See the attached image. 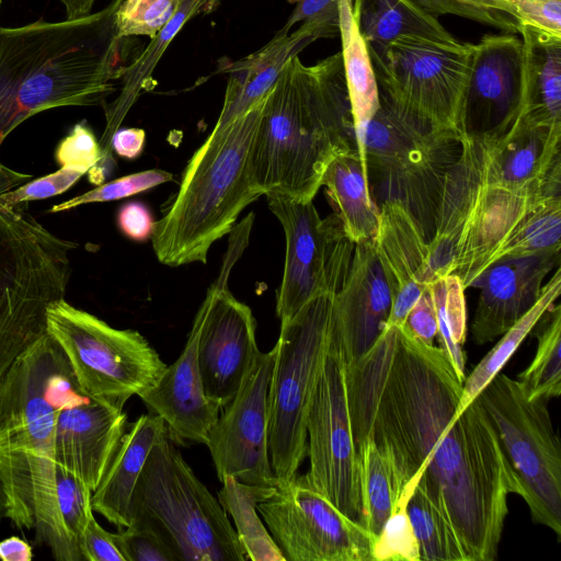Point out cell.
Instances as JSON below:
<instances>
[{"mask_svg": "<svg viewBox=\"0 0 561 561\" xmlns=\"http://www.w3.org/2000/svg\"><path fill=\"white\" fill-rule=\"evenodd\" d=\"M345 364L354 442L371 438L405 488L425 490L468 561L495 560L515 488L480 401L459 413L463 381L445 352L386 325L367 353Z\"/></svg>", "mask_w": 561, "mask_h": 561, "instance_id": "1", "label": "cell"}, {"mask_svg": "<svg viewBox=\"0 0 561 561\" xmlns=\"http://www.w3.org/2000/svg\"><path fill=\"white\" fill-rule=\"evenodd\" d=\"M428 241L434 279L454 274L465 289L493 263L561 249V164L523 183L495 170L491 135L462 134Z\"/></svg>", "mask_w": 561, "mask_h": 561, "instance_id": "2", "label": "cell"}, {"mask_svg": "<svg viewBox=\"0 0 561 561\" xmlns=\"http://www.w3.org/2000/svg\"><path fill=\"white\" fill-rule=\"evenodd\" d=\"M83 394L58 344L47 333L0 382V478L7 517L55 560L82 561L67 535L56 493L55 425L58 410Z\"/></svg>", "mask_w": 561, "mask_h": 561, "instance_id": "3", "label": "cell"}, {"mask_svg": "<svg viewBox=\"0 0 561 561\" xmlns=\"http://www.w3.org/2000/svg\"><path fill=\"white\" fill-rule=\"evenodd\" d=\"M122 1L80 18L0 26V147L39 112L105 103L133 60L131 37L115 23Z\"/></svg>", "mask_w": 561, "mask_h": 561, "instance_id": "4", "label": "cell"}, {"mask_svg": "<svg viewBox=\"0 0 561 561\" xmlns=\"http://www.w3.org/2000/svg\"><path fill=\"white\" fill-rule=\"evenodd\" d=\"M356 147L342 54L312 66L298 56L282 69L267 94L252 142L256 188L313 201L329 163Z\"/></svg>", "mask_w": 561, "mask_h": 561, "instance_id": "5", "label": "cell"}, {"mask_svg": "<svg viewBox=\"0 0 561 561\" xmlns=\"http://www.w3.org/2000/svg\"><path fill=\"white\" fill-rule=\"evenodd\" d=\"M265 99L225 126H214L188 160L151 236L160 263L171 267L206 263L213 243L262 196L252 180L250 152Z\"/></svg>", "mask_w": 561, "mask_h": 561, "instance_id": "6", "label": "cell"}, {"mask_svg": "<svg viewBox=\"0 0 561 561\" xmlns=\"http://www.w3.org/2000/svg\"><path fill=\"white\" fill-rule=\"evenodd\" d=\"M31 174L0 162V195ZM78 248L44 227L27 210L0 201V382L13 365L47 332L50 304L65 298L71 275L70 251Z\"/></svg>", "mask_w": 561, "mask_h": 561, "instance_id": "7", "label": "cell"}, {"mask_svg": "<svg viewBox=\"0 0 561 561\" xmlns=\"http://www.w3.org/2000/svg\"><path fill=\"white\" fill-rule=\"evenodd\" d=\"M130 517L152 529L176 561L247 560L227 512L175 448L167 428L140 472Z\"/></svg>", "mask_w": 561, "mask_h": 561, "instance_id": "8", "label": "cell"}, {"mask_svg": "<svg viewBox=\"0 0 561 561\" xmlns=\"http://www.w3.org/2000/svg\"><path fill=\"white\" fill-rule=\"evenodd\" d=\"M459 151V138L404 115L380 99L362 147L376 205L399 203L430 241L444 183Z\"/></svg>", "mask_w": 561, "mask_h": 561, "instance_id": "9", "label": "cell"}, {"mask_svg": "<svg viewBox=\"0 0 561 561\" xmlns=\"http://www.w3.org/2000/svg\"><path fill=\"white\" fill-rule=\"evenodd\" d=\"M332 297L307 304L280 324L268 387V454L276 485L298 476L307 456V414L332 334Z\"/></svg>", "mask_w": 561, "mask_h": 561, "instance_id": "10", "label": "cell"}, {"mask_svg": "<svg viewBox=\"0 0 561 561\" xmlns=\"http://www.w3.org/2000/svg\"><path fill=\"white\" fill-rule=\"evenodd\" d=\"M492 423L515 494L534 523L561 538V447L543 398L529 399L519 381L499 373L477 396Z\"/></svg>", "mask_w": 561, "mask_h": 561, "instance_id": "11", "label": "cell"}, {"mask_svg": "<svg viewBox=\"0 0 561 561\" xmlns=\"http://www.w3.org/2000/svg\"><path fill=\"white\" fill-rule=\"evenodd\" d=\"M47 332L65 354L80 391L123 409L153 387L167 364L136 330L116 329L65 298L50 304Z\"/></svg>", "mask_w": 561, "mask_h": 561, "instance_id": "12", "label": "cell"}, {"mask_svg": "<svg viewBox=\"0 0 561 561\" xmlns=\"http://www.w3.org/2000/svg\"><path fill=\"white\" fill-rule=\"evenodd\" d=\"M367 47L381 100L460 138L472 44L400 36L385 46Z\"/></svg>", "mask_w": 561, "mask_h": 561, "instance_id": "13", "label": "cell"}, {"mask_svg": "<svg viewBox=\"0 0 561 561\" xmlns=\"http://www.w3.org/2000/svg\"><path fill=\"white\" fill-rule=\"evenodd\" d=\"M267 205L280 222L286 254L276 313L280 324L311 300L333 297L348 273L355 243L333 213L321 217L313 201H297L268 193Z\"/></svg>", "mask_w": 561, "mask_h": 561, "instance_id": "14", "label": "cell"}, {"mask_svg": "<svg viewBox=\"0 0 561 561\" xmlns=\"http://www.w3.org/2000/svg\"><path fill=\"white\" fill-rule=\"evenodd\" d=\"M307 456L305 477L310 485L359 523V458L348 409L346 364L333 327L308 408Z\"/></svg>", "mask_w": 561, "mask_h": 561, "instance_id": "15", "label": "cell"}, {"mask_svg": "<svg viewBox=\"0 0 561 561\" xmlns=\"http://www.w3.org/2000/svg\"><path fill=\"white\" fill-rule=\"evenodd\" d=\"M286 561H374L375 537L297 476L257 504Z\"/></svg>", "mask_w": 561, "mask_h": 561, "instance_id": "16", "label": "cell"}, {"mask_svg": "<svg viewBox=\"0 0 561 561\" xmlns=\"http://www.w3.org/2000/svg\"><path fill=\"white\" fill-rule=\"evenodd\" d=\"M275 346L255 355L233 399L208 432L218 479L231 476L248 484L276 485L268 454V387Z\"/></svg>", "mask_w": 561, "mask_h": 561, "instance_id": "17", "label": "cell"}, {"mask_svg": "<svg viewBox=\"0 0 561 561\" xmlns=\"http://www.w3.org/2000/svg\"><path fill=\"white\" fill-rule=\"evenodd\" d=\"M227 279L228 270L222 268L201 305L203 319L197 342L205 393L221 410L236 396L260 351L252 310L230 293Z\"/></svg>", "mask_w": 561, "mask_h": 561, "instance_id": "18", "label": "cell"}, {"mask_svg": "<svg viewBox=\"0 0 561 561\" xmlns=\"http://www.w3.org/2000/svg\"><path fill=\"white\" fill-rule=\"evenodd\" d=\"M522 84V38L510 33L489 34L472 44L461 135L505 130L518 115Z\"/></svg>", "mask_w": 561, "mask_h": 561, "instance_id": "19", "label": "cell"}, {"mask_svg": "<svg viewBox=\"0 0 561 561\" xmlns=\"http://www.w3.org/2000/svg\"><path fill=\"white\" fill-rule=\"evenodd\" d=\"M391 310V293L374 241L355 243L352 263L332 297L333 332L345 363L362 357L375 344Z\"/></svg>", "mask_w": 561, "mask_h": 561, "instance_id": "20", "label": "cell"}, {"mask_svg": "<svg viewBox=\"0 0 561 561\" xmlns=\"http://www.w3.org/2000/svg\"><path fill=\"white\" fill-rule=\"evenodd\" d=\"M127 417L123 409L79 394L57 413L56 465L78 477L93 492L127 430Z\"/></svg>", "mask_w": 561, "mask_h": 561, "instance_id": "21", "label": "cell"}, {"mask_svg": "<svg viewBox=\"0 0 561 561\" xmlns=\"http://www.w3.org/2000/svg\"><path fill=\"white\" fill-rule=\"evenodd\" d=\"M203 319L198 308L179 358L167 365L153 387L139 398L149 413L160 416L174 444H206L221 409L205 393L197 362V342Z\"/></svg>", "mask_w": 561, "mask_h": 561, "instance_id": "22", "label": "cell"}, {"mask_svg": "<svg viewBox=\"0 0 561 561\" xmlns=\"http://www.w3.org/2000/svg\"><path fill=\"white\" fill-rule=\"evenodd\" d=\"M560 252L500 260L472 284L479 298L471 323L473 341L481 345L506 332L541 295L543 280L559 266Z\"/></svg>", "mask_w": 561, "mask_h": 561, "instance_id": "23", "label": "cell"}, {"mask_svg": "<svg viewBox=\"0 0 561 561\" xmlns=\"http://www.w3.org/2000/svg\"><path fill=\"white\" fill-rule=\"evenodd\" d=\"M375 249L391 293L386 325L401 327L428 283L434 280L428 241L397 202L379 206Z\"/></svg>", "mask_w": 561, "mask_h": 561, "instance_id": "24", "label": "cell"}, {"mask_svg": "<svg viewBox=\"0 0 561 561\" xmlns=\"http://www.w3.org/2000/svg\"><path fill=\"white\" fill-rule=\"evenodd\" d=\"M165 428L160 416L149 412L140 415L124 433L107 471L92 492L93 512L118 529L130 525L136 483L150 450Z\"/></svg>", "mask_w": 561, "mask_h": 561, "instance_id": "25", "label": "cell"}, {"mask_svg": "<svg viewBox=\"0 0 561 561\" xmlns=\"http://www.w3.org/2000/svg\"><path fill=\"white\" fill-rule=\"evenodd\" d=\"M311 44L297 30H279L257 51L224 67L228 82L216 127L225 126L263 101L275 84L286 62Z\"/></svg>", "mask_w": 561, "mask_h": 561, "instance_id": "26", "label": "cell"}, {"mask_svg": "<svg viewBox=\"0 0 561 561\" xmlns=\"http://www.w3.org/2000/svg\"><path fill=\"white\" fill-rule=\"evenodd\" d=\"M523 84L517 117L561 125V37L523 26Z\"/></svg>", "mask_w": 561, "mask_h": 561, "instance_id": "27", "label": "cell"}, {"mask_svg": "<svg viewBox=\"0 0 561 561\" xmlns=\"http://www.w3.org/2000/svg\"><path fill=\"white\" fill-rule=\"evenodd\" d=\"M490 135L493 163L505 181H534L561 164V125H539L516 117L505 130Z\"/></svg>", "mask_w": 561, "mask_h": 561, "instance_id": "28", "label": "cell"}, {"mask_svg": "<svg viewBox=\"0 0 561 561\" xmlns=\"http://www.w3.org/2000/svg\"><path fill=\"white\" fill-rule=\"evenodd\" d=\"M219 3L220 0H183L176 13L125 68L121 78L122 88L118 96L111 103L103 104L106 124L99 141L103 153V163L111 159V140L114 133L119 128L140 92L151 85L152 73L170 43L186 22L199 14L214 12Z\"/></svg>", "mask_w": 561, "mask_h": 561, "instance_id": "29", "label": "cell"}, {"mask_svg": "<svg viewBox=\"0 0 561 561\" xmlns=\"http://www.w3.org/2000/svg\"><path fill=\"white\" fill-rule=\"evenodd\" d=\"M321 186L354 243L374 241L379 207L369 188L364 159L357 149L336 156L327 167Z\"/></svg>", "mask_w": 561, "mask_h": 561, "instance_id": "30", "label": "cell"}, {"mask_svg": "<svg viewBox=\"0 0 561 561\" xmlns=\"http://www.w3.org/2000/svg\"><path fill=\"white\" fill-rule=\"evenodd\" d=\"M353 18L367 46H385L400 36L456 38L412 0H353Z\"/></svg>", "mask_w": 561, "mask_h": 561, "instance_id": "31", "label": "cell"}, {"mask_svg": "<svg viewBox=\"0 0 561 561\" xmlns=\"http://www.w3.org/2000/svg\"><path fill=\"white\" fill-rule=\"evenodd\" d=\"M339 35L356 147L362 156L365 129L377 112L380 99L367 44L353 18V0H340Z\"/></svg>", "mask_w": 561, "mask_h": 561, "instance_id": "32", "label": "cell"}, {"mask_svg": "<svg viewBox=\"0 0 561 561\" xmlns=\"http://www.w3.org/2000/svg\"><path fill=\"white\" fill-rule=\"evenodd\" d=\"M355 446L359 458V523L376 539L394 510L407 505L413 490L405 488L393 465L371 438L363 437Z\"/></svg>", "mask_w": 561, "mask_h": 561, "instance_id": "33", "label": "cell"}, {"mask_svg": "<svg viewBox=\"0 0 561 561\" xmlns=\"http://www.w3.org/2000/svg\"><path fill=\"white\" fill-rule=\"evenodd\" d=\"M221 483L217 499L232 517L247 560L286 561L257 512V504L270 497L276 485L248 484L231 476Z\"/></svg>", "mask_w": 561, "mask_h": 561, "instance_id": "34", "label": "cell"}, {"mask_svg": "<svg viewBox=\"0 0 561 561\" xmlns=\"http://www.w3.org/2000/svg\"><path fill=\"white\" fill-rule=\"evenodd\" d=\"M561 294V270L557 266L534 306L524 313L506 332L491 351L477 364L463 380V392L459 413L470 404L480 391L499 374L517 351L522 342L538 324L546 311L551 308Z\"/></svg>", "mask_w": 561, "mask_h": 561, "instance_id": "35", "label": "cell"}, {"mask_svg": "<svg viewBox=\"0 0 561 561\" xmlns=\"http://www.w3.org/2000/svg\"><path fill=\"white\" fill-rule=\"evenodd\" d=\"M405 511L419 545L420 561H468L450 522L417 483Z\"/></svg>", "mask_w": 561, "mask_h": 561, "instance_id": "36", "label": "cell"}, {"mask_svg": "<svg viewBox=\"0 0 561 561\" xmlns=\"http://www.w3.org/2000/svg\"><path fill=\"white\" fill-rule=\"evenodd\" d=\"M537 351L518 381L529 399L561 394V306L554 304L539 320Z\"/></svg>", "mask_w": 561, "mask_h": 561, "instance_id": "37", "label": "cell"}, {"mask_svg": "<svg viewBox=\"0 0 561 561\" xmlns=\"http://www.w3.org/2000/svg\"><path fill=\"white\" fill-rule=\"evenodd\" d=\"M438 323L437 339L460 380H465L466 355L462 346L467 335L465 288L460 279L448 274L432 280Z\"/></svg>", "mask_w": 561, "mask_h": 561, "instance_id": "38", "label": "cell"}, {"mask_svg": "<svg viewBox=\"0 0 561 561\" xmlns=\"http://www.w3.org/2000/svg\"><path fill=\"white\" fill-rule=\"evenodd\" d=\"M432 15L453 14L466 18L505 33L519 34L515 0H412Z\"/></svg>", "mask_w": 561, "mask_h": 561, "instance_id": "39", "label": "cell"}, {"mask_svg": "<svg viewBox=\"0 0 561 561\" xmlns=\"http://www.w3.org/2000/svg\"><path fill=\"white\" fill-rule=\"evenodd\" d=\"M183 0H123L115 13L121 37L146 35L151 39L176 13Z\"/></svg>", "mask_w": 561, "mask_h": 561, "instance_id": "40", "label": "cell"}, {"mask_svg": "<svg viewBox=\"0 0 561 561\" xmlns=\"http://www.w3.org/2000/svg\"><path fill=\"white\" fill-rule=\"evenodd\" d=\"M56 493L62 526L79 548L80 537L93 515L92 491L78 477L56 465Z\"/></svg>", "mask_w": 561, "mask_h": 561, "instance_id": "41", "label": "cell"}, {"mask_svg": "<svg viewBox=\"0 0 561 561\" xmlns=\"http://www.w3.org/2000/svg\"><path fill=\"white\" fill-rule=\"evenodd\" d=\"M172 179L173 175L171 173L158 169H150L128 174L107 183L100 184L95 188L62 203L55 204L50 209H48V213H60L90 203L122 199L170 182Z\"/></svg>", "mask_w": 561, "mask_h": 561, "instance_id": "42", "label": "cell"}, {"mask_svg": "<svg viewBox=\"0 0 561 561\" xmlns=\"http://www.w3.org/2000/svg\"><path fill=\"white\" fill-rule=\"evenodd\" d=\"M55 159L60 167L75 168L88 173L93 184H101L104 181L105 175L100 168L103 159L102 149L85 122L77 123L59 141Z\"/></svg>", "mask_w": 561, "mask_h": 561, "instance_id": "43", "label": "cell"}, {"mask_svg": "<svg viewBox=\"0 0 561 561\" xmlns=\"http://www.w3.org/2000/svg\"><path fill=\"white\" fill-rule=\"evenodd\" d=\"M295 8L280 28L288 33L301 22L297 31L310 43L335 37L340 33V0H294Z\"/></svg>", "mask_w": 561, "mask_h": 561, "instance_id": "44", "label": "cell"}, {"mask_svg": "<svg viewBox=\"0 0 561 561\" xmlns=\"http://www.w3.org/2000/svg\"><path fill=\"white\" fill-rule=\"evenodd\" d=\"M374 561H420L419 545L405 505H399L373 546Z\"/></svg>", "mask_w": 561, "mask_h": 561, "instance_id": "45", "label": "cell"}, {"mask_svg": "<svg viewBox=\"0 0 561 561\" xmlns=\"http://www.w3.org/2000/svg\"><path fill=\"white\" fill-rule=\"evenodd\" d=\"M113 537L125 561H176L162 539L141 523L131 522Z\"/></svg>", "mask_w": 561, "mask_h": 561, "instance_id": "46", "label": "cell"}, {"mask_svg": "<svg viewBox=\"0 0 561 561\" xmlns=\"http://www.w3.org/2000/svg\"><path fill=\"white\" fill-rule=\"evenodd\" d=\"M85 172L79 169L60 167L45 176L30 180L26 183L2 193L0 201L9 206L31 201L45 199L68 191Z\"/></svg>", "mask_w": 561, "mask_h": 561, "instance_id": "47", "label": "cell"}, {"mask_svg": "<svg viewBox=\"0 0 561 561\" xmlns=\"http://www.w3.org/2000/svg\"><path fill=\"white\" fill-rule=\"evenodd\" d=\"M401 329L420 342L434 344L438 332V323L430 283L408 312Z\"/></svg>", "mask_w": 561, "mask_h": 561, "instance_id": "48", "label": "cell"}, {"mask_svg": "<svg viewBox=\"0 0 561 561\" xmlns=\"http://www.w3.org/2000/svg\"><path fill=\"white\" fill-rule=\"evenodd\" d=\"M523 26L561 37V0H515Z\"/></svg>", "mask_w": 561, "mask_h": 561, "instance_id": "49", "label": "cell"}, {"mask_svg": "<svg viewBox=\"0 0 561 561\" xmlns=\"http://www.w3.org/2000/svg\"><path fill=\"white\" fill-rule=\"evenodd\" d=\"M79 549L85 561H125L113 534L100 526L93 515L80 537Z\"/></svg>", "mask_w": 561, "mask_h": 561, "instance_id": "50", "label": "cell"}, {"mask_svg": "<svg viewBox=\"0 0 561 561\" xmlns=\"http://www.w3.org/2000/svg\"><path fill=\"white\" fill-rule=\"evenodd\" d=\"M117 226L128 239L142 242L151 238L156 221L145 204L129 202L119 208Z\"/></svg>", "mask_w": 561, "mask_h": 561, "instance_id": "51", "label": "cell"}, {"mask_svg": "<svg viewBox=\"0 0 561 561\" xmlns=\"http://www.w3.org/2000/svg\"><path fill=\"white\" fill-rule=\"evenodd\" d=\"M146 133L142 128H118L111 140L112 150L125 159H135L144 150Z\"/></svg>", "mask_w": 561, "mask_h": 561, "instance_id": "52", "label": "cell"}, {"mask_svg": "<svg viewBox=\"0 0 561 561\" xmlns=\"http://www.w3.org/2000/svg\"><path fill=\"white\" fill-rule=\"evenodd\" d=\"M32 559V547L20 537L12 536L0 541V560L31 561Z\"/></svg>", "mask_w": 561, "mask_h": 561, "instance_id": "53", "label": "cell"}, {"mask_svg": "<svg viewBox=\"0 0 561 561\" xmlns=\"http://www.w3.org/2000/svg\"><path fill=\"white\" fill-rule=\"evenodd\" d=\"M65 8L67 19H75L91 13L95 0H58Z\"/></svg>", "mask_w": 561, "mask_h": 561, "instance_id": "54", "label": "cell"}, {"mask_svg": "<svg viewBox=\"0 0 561 561\" xmlns=\"http://www.w3.org/2000/svg\"><path fill=\"white\" fill-rule=\"evenodd\" d=\"M4 517H7V497L2 480L0 478V525Z\"/></svg>", "mask_w": 561, "mask_h": 561, "instance_id": "55", "label": "cell"}, {"mask_svg": "<svg viewBox=\"0 0 561 561\" xmlns=\"http://www.w3.org/2000/svg\"><path fill=\"white\" fill-rule=\"evenodd\" d=\"M2 0H0V8H1Z\"/></svg>", "mask_w": 561, "mask_h": 561, "instance_id": "56", "label": "cell"}]
</instances>
